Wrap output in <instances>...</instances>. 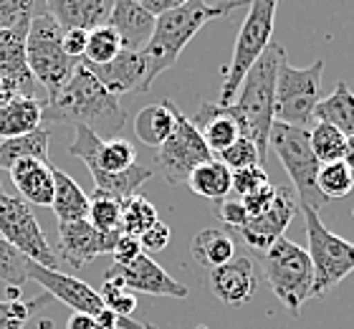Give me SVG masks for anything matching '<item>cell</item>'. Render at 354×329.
Returning a JSON list of instances; mask_svg holds the SVG:
<instances>
[{"label": "cell", "mask_w": 354, "mask_h": 329, "mask_svg": "<svg viewBox=\"0 0 354 329\" xmlns=\"http://www.w3.org/2000/svg\"><path fill=\"white\" fill-rule=\"evenodd\" d=\"M44 6L46 13L51 15L64 30H91L106 23L111 0H44Z\"/></svg>", "instance_id": "21"}, {"label": "cell", "mask_w": 354, "mask_h": 329, "mask_svg": "<svg viewBox=\"0 0 354 329\" xmlns=\"http://www.w3.org/2000/svg\"><path fill=\"white\" fill-rule=\"evenodd\" d=\"M86 38H88V30H82V28L64 30V51H66L68 59H74V61L84 59V51H86Z\"/></svg>", "instance_id": "46"}, {"label": "cell", "mask_w": 354, "mask_h": 329, "mask_svg": "<svg viewBox=\"0 0 354 329\" xmlns=\"http://www.w3.org/2000/svg\"><path fill=\"white\" fill-rule=\"evenodd\" d=\"M317 122L337 127L344 137L354 134V91L347 87V81H337V87L329 96H322V102L314 109Z\"/></svg>", "instance_id": "28"}, {"label": "cell", "mask_w": 354, "mask_h": 329, "mask_svg": "<svg viewBox=\"0 0 354 329\" xmlns=\"http://www.w3.org/2000/svg\"><path fill=\"white\" fill-rule=\"evenodd\" d=\"M273 200H276V185H271V183L261 185L259 190H253L245 197H241V203H243L248 218H259L261 213H266L271 208Z\"/></svg>", "instance_id": "43"}, {"label": "cell", "mask_w": 354, "mask_h": 329, "mask_svg": "<svg viewBox=\"0 0 354 329\" xmlns=\"http://www.w3.org/2000/svg\"><path fill=\"white\" fill-rule=\"evenodd\" d=\"M53 213L59 223L88 218V195L76 185L74 177H68L64 170L53 168Z\"/></svg>", "instance_id": "27"}, {"label": "cell", "mask_w": 354, "mask_h": 329, "mask_svg": "<svg viewBox=\"0 0 354 329\" xmlns=\"http://www.w3.org/2000/svg\"><path fill=\"white\" fill-rule=\"evenodd\" d=\"M88 71L94 73L99 84H102L109 94L122 96L127 91H142L145 94V79H147V61L142 51H127L122 48L117 59H111L109 64H86Z\"/></svg>", "instance_id": "19"}, {"label": "cell", "mask_w": 354, "mask_h": 329, "mask_svg": "<svg viewBox=\"0 0 354 329\" xmlns=\"http://www.w3.org/2000/svg\"><path fill=\"white\" fill-rule=\"evenodd\" d=\"M111 256H114V266H129V263L142 256L140 238L122 233L117 238V243H114V249H111Z\"/></svg>", "instance_id": "44"}, {"label": "cell", "mask_w": 354, "mask_h": 329, "mask_svg": "<svg viewBox=\"0 0 354 329\" xmlns=\"http://www.w3.org/2000/svg\"><path fill=\"white\" fill-rule=\"evenodd\" d=\"M28 271V281H36V284L44 286V292L51 296V299H59L61 304L71 307L79 314L94 317L104 309L102 294L91 289L88 284H84L82 278H74L68 274H61L59 269H46V266H38V263L28 261L26 266Z\"/></svg>", "instance_id": "13"}, {"label": "cell", "mask_w": 354, "mask_h": 329, "mask_svg": "<svg viewBox=\"0 0 354 329\" xmlns=\"http://www.w3.org/2000/svg\"><path fill=\"white\" fill-rule=\"evenodd\" d=\"M276 10H279V0H248V15H245L243 26L238 30L230 66L225 69V76H223L221 99H218L221 107H228L236 99L248 69L273 44L271 36L273 26H276Z\"/></svg>", "instance_id": "4"}, {"label": "cell", "mask_w": 354, "mask_h": 329, "mask_svg": "<svg viewBox=\"0 0 354 329\" xmlns=\"http://www.w3.org/2000/svg\"><path fill=\"white\" fill-rule=\"evenodd\" d=\"M266 281L276 299L299 317L301 307L314 296V266L309 254L288 238H279L271 249L263 251Z\"/></svg>", "instance_id": "5"}, {"label": "cell", "mask_w": 354, "mask_h": 329, "mask_svg": "<svg viewBox=\"0 0 354 329\" xmlns=\"http://www.w3.org/2000/svg\"><path fill=\"white\" fill-rule=\"evenodd\" d=\"M66 329H94V317L74 312V317L66 322Z\"/></svg>", "instance_id": "49"}, {"label": "cell", "mask_w": 354, "mask_h": 329, "mask_svg": "<svg viewBox=\"0 0 354 329\" xmlns=\"http://www.w3.org/2000/svg\"><path fill=\"white\" fill-rule=\"evenodd\" d=\"M46 99H28L18 96L13 102L0 104V139L21 137L41 127V114H44Z\"/></svg>", "instance_id": "26"}, {"label": "cell", "mask_w": 354, "mask_h": 329, "mask_svg": "<svg viewBox=\"0 0 354 329\" xmlns=\"http://www.w3.org/2000/svg\"><path fill=\"white\" fill-rule=\"evenodd\" d=\"M104 278H114L119 284L129 289V292H142L152 294V296H170V299H185L187 296V286L180 284L177 278H172L167 271L149 258L147 254H142L137 261L129 266H111Z\"/></svg>", "instance_id": "14"}, {"label": "cell", "mask_w": 354, "mask_h": 329, "mask_svg": "<svg viewBox=\"0 0 354 329\" xmlns=\"http://www.w3.org/2000/svg\"><path fill=\"white\" fill-rule=\"evenodd\" d=\"M170 238H172L170 226H167V223H162V220H157L155 226L140 235L142 254H147V256H149V254H160V251H165L167 246H170Z\"/></svg>", "instance_id": "42"}, {"label": "cell", "mask_w": 354, "mask_h": 329, "mask_svg": "<svg viewBox=\"0 0 354 329\" xmlns=\"http://www.w3.org/2000/svg\"><path fill=\"white\" fill-rule=\"evenodd\" d=\"M306 223V241H309V258L314 266V296H322L329 289L339 286L354 271V243L332 233L322 223L317 211L301 208Z\"/></svg>", "instance_id": "9"}, {"label": "cell", "mask_w": 354, "mask_h": 329, "mask_svg": "<svg viewBox=\"0 0 354 329\" xmlns=\"http://www.w3.org/2000/svg\"><path fill=\"white\" fill-rule=\"evenodd\" d=\"M192 258L207 271L225 266L236 258V241L223 228H205L192 238Z\"/></svg>", "instance_id": "29"}, {"label": "cell", "mask_w": 354, "mask_h": 329, "mask_svg": "<svg viewBox=\"0 0 354 329\" xmlns=\"http://www.w3.org/2000/svg\"><path fill=\"white\" fill-rule=\"evenodd\" d=\"M157 220H160L157 208L145 195H132L122 200V233L140 238Z\"/></svg>", "instance_id": "33"}, {"label": "cell", "mask_w": 354, "mask_h": 329, "mask_svg": "<svg viewBox=\"0 0 354 329\" xmlns=\"http://www.w3.org/2000/svg\"><path fill=\"white\" fill-rule=\"evenodd\" d=\"M46 301H51L48 294L36 296L33 301H23V299L0 301V329H26V324L30 322L33 312H38Z\"/></svg>", "instance_id": "36"}, {"label": "cell", "mask_w": 354, "mask_h": 329, "mask_svg": "<svg viewBox=\"0 0 354 329\" xmlns=\"http://www.w3.org/2000/svg\"><path fill=\"white\" fill-rule=\"evenodd\" d=\"M0 238L10 243L15 251H21L28 261L46 269H59L61 261L56 251L48 246L44 228L38 226L30 205L23 197L0 193Z\"/></svg>", "instance_id": "10"}, {"label": "cell", "mask_w": 354, "mask_h": 329, "mask_svg": "<svg viewBox=\"0 0 354 329\" xmlns=\"http://www.w3.org/2000/svg\"><path fill=\"white\" fill-rule=\"evenodd\" d=\"M317 188L324 200H344L354 190V172L347 168V162H329L322 165L317 177Z\"/></svg>", "instance_id": "35"}, {"label": "cell", "mask_w": 354, "mask_h": 329, "mask_svg": "<svg viewBox=\"0 0 354 329\" xmlns=\"http://www.w3.org/2000/svg\"><path fill=\"white\" fill-rule=\"evenodd\" d=\"M218 160H221L223 165H228L230 172H233V170H243V168H253V165H261L263 157H261L259 147L253 145L248 137L241 134V137H238L228 150H223V152L218 154Z\"/></svg>", "instance_id": "38"}, {"label": "cell", "mask_w": 354, "mask_h": 329, "mask_svg": "<svg viewBox=\"0 0 354 329\" xmlns=\"http://www.w3.org/2000/svg\"><path fill=\"white\" fill-rule=\"evenodd\" d=\"M155 15H149L140 6V0H111L109 23L122 38V46L127 51H142L155 30Z\"/></svg>", "instance_id": "20"}, {"label": "cell", "mask_w": 354, "mask_h": 329, "mask_svg": "<svg viewBox=\"0 0 354 329\" xmlns=\"http://www.w3.org/2000/svg\"><path fill=\"white\" fill-rule=\"evenodd\" d=\"M344 162H347V168L354 172V134L347 137V150H344Z\"/></svg>", "instance_id": "51"}, {"label": "cell", "mask_w": 354, "mask_h": 329, "mask_svg": "<svg viewBox=\"0 0 354 329\" xmlns=\"http://www.w3.org/2000/svg\"><path fill=\"white\" fill-rule=\"evenodd\" d=\"M175 112L177 104L165 99L160 104H149L140 114L134 117V134L145 147L160 150L165 145V139L170 137V132L175 130Z\"/></svg>", "instance_id": "24"}, {"label": "cell", "mask_w": 354, "mask_h": 329, "mask_svg": "<svg viewBox=\"0 0 354 329\" xmlns=\"http://www.w3.org/2000/svg\"><path fill=\"white\" fill-rule=\"evenodd\" d=\"M207 289L225 307H245L259 292V278L251 256H236L225 266L207 271Z\"/></svg>", "instance_id": "17"}, {"label": "cell", "mask_w": 354, "mask_h": 329, "mask_svg": "<svg viewBox=\"0 0 354 329\" xmlns=\"http://www.w3.org/2000/svg\"><path fill=\"white\" fill-rule=\"evenodd\" d=\"M117 319L119 317L114 312H109V309L104 307L99 314H94V329H117Z\"/></svg>", "instance_id": "48"}, {"label": "cell", "mask_w": 354, "mask_h": 329, "mask_svg": "<svg viewBox=\"0 0 354 329\" xmlns=\"http://www.w3.org/2000/svg\"><path fill=\"white\" fill-rule=\"evenodd\" d=\"M122 38L114 28H111L109 23H104V26H96V28L88 30V38H86V51H84V59L86 64H109L111 59H117L119 53H122Z\"/></svg>", "instance_id": "34"}, {"label": "cell", "mask_w": 354, "mask_h": 329, "mask_svg": "<svg viewBox=\"0 0 354 329\" xmlns=\"http://www.w3.org/2000/svg\"><path fill=\"white\" fill-rule=\"evenodd\" d=\"M124 109L119 104V96L109 94L99 84L94 73L79 61L71 79L64 84L59 94L48 96L44 102V122H59V125L88 127L99 137H117L124 127Z\"/></svg>", "instance_id": "1"}, {"label": "cell", "mask_w": 354, "mask_h": 329, "mask_svg": "<svg viewBox=\"0 0 354 329\" xmlns=\"http://www.w3.org/2000/svg\"><path fill=\"white\" fill-rule=\"evenodd\" d=\"M117 329H157V327H152V324H145V322H137V319H132V317H119Z\"/></svg>", "instance_id": "50"}, {"label": "cell", "mask_w": 354, "mask_h": 329, "mask_svg": "<svg viewBox=\"0 0 354 329\" xmlns=\"http://www.w3.org/2000/svg\"><path fill=\"white\" fill-rule=\"evenodd\" d=\"M322 76H324V59L299 69L288 64L283 56L276 76L273 122L306 130L314 122L317 104L322 102Z\"/></svg>", "instance_id": "7"}, {"label": "cell", "mask_w": 354, "mask_h": 329, "mask_svg": "<svg viewBox=\"0 0 354 329\" xmlns=\"http://www.w3.org/2000/svg\"><path fill=\"white\" fill-rule=\"evenodd\" d=\"M102 301L104 307L114 312L117 317H132V312L137 309V299H134V294L129 289L114 281V278H104V286H102Z\"/></svg>", "instance_id": "39"}, {"label": "cell", "mask_w": 354, "mask_h": 329, "mask_svg": "<svg viewBox=\"0 0 354 329\" xmlns=\"http://www.w3.org/2000/svg\"><path fill=\"white\" fill-rule=\"evenodd\" d=\"M210 157L213 154L200 137L198 127L192 125V119L187 114L177 109L175 130L165 139V145L157 150V168H160L162 177L172 185H185L192 170Z\"/></svg>", "instance_id": "11"}, {"label": "cell", "mask_w": 354, "mask_h": 329, "mask_svg": "<svg viewBox=\"0 0 354 329\" xmlns=\"http://www.w3.org/2000/svg\"><path fill=\"white\" fill-rule=\"evenodd\" d=\"M26 266H28V258L0 238V281L8 289H23V284L28 281Z\"/></svg>", "instance_id": "37"}, {"label": "cell", "mask_w": 354, "mask_h": 329, "mask_svg": "<svg viewBox=\"0 0 354 329\" xmlns=\"http://www.w3.org/2000/svg\"><path fill=\"white\" fill-rule=\"evenodd\" d=\"M0 193H3V183H0Z\"/></svg>", "instance_id": "52"}, {"label": "cell", "mask_w": 354, "mask_h": 329, "mask_svg": "<svg viewBox=\"0 0 354 329\" xmlns=\"http://www.w3.org/2000/svg\"><path fill=\"white\" fill-rule=\"evenodd\" d=\"M117 235L99 233L88 220H71V223H59V261L71 266L74 271L84 269L102 254H111Z\"/></svg>", "instance_id": "15"}, {"label": "cell", "mask_w": 354, "mask_h": 329, "mask_svg": "<svg viewBox=\"0 0 354 329\" xmlns=\"http://www.w3.org/2000/svg\"><path fill=\"white\" fill-rule=\"evenodd\" d=\"M28 26H30V21H23V23H18V26H13V28L0 30V79L15 84L18 91H21V96L38 99L36 96L38 84L28 69V59H26Z\"/></svg>", "instance_id": "18"}, {"label": "cell", "mask_w": 354, "mask_h": 329, "mask_svg": "<svg viewBox=\"0 0 354 329\" xmlns=\"http://www.w3.org/2000/svg\"><path fill=\"white\" fill-rule=\"evenodd\" d=\"M88 223L106 235L122 233V200L102 193H91L88 195Z\"/></svg>", "instance_id": "32"}, {"label": "cell", "mask_w": 354, "mask_h": 329, "mask_svg": "<svg viewBox=\"0 0 354 329\" xmlns=\"http://www.w3.org/2000/svg\"><path fill=\"white\" fill-rule=\"evenodd\" d=\"M296 208H299V200H296V193L283 185V188H276V200L271 203V208L266 213H261L259 218H248L238 235L243 238L251 249L256 251H268L273 243L283 238V231L288 228V223L294 220Z\"/></svg>", "instance_id": "16"}, {"label": "cell", "mask_w": 354, "mask_h": 329, "mask_svg": "<svg viewBox=\"0 0 354 329\" xmlns=\"http://www.w3.org/2000/svg\"><path fill=\"white\" fill-rule=\"evenodd\" d=\"M268 183V175L261 165H253V168L243 170H233V193H238L241 197H245L248 193L259 190L261 185Z\"/></svg>", "instance_id": "41"}, {"label": "cell", "mask_w": 354, "mask_h": 329, "mask_svg": "<svg viewBox=\"0 0 354 329\" xmlns=\"http://www.w3.org/2000/svg\"><path fill=\"white\" fill-rule=\"evenodd\" d=\"M26 59H28V69L36 84H41L48 91V96L59 94L79 66V61L68 59L64 51V28L46 10L30 18Z\"/></svg>", "instance_id": "8"}, {"label": "cell", "mask_w": 354, "mask_h": 329, "mask_svg": "<svg viewBox=\"0 0 354 329\" xmlns=\"http://www.w3.org/2000/svg\"><path fill=\"white\" fill-rule=\"evenodd\" d=\"M218 213H221L223 223L230 226L233 231H241V228L248 223V213H245V208H243L241 200H230V197H225V200L218 205Z\"/></svg>", "instance_id": "45"}, {"label": "cell", "mask_w": 354, "mask_h": 329, "mask_svg": "<svg viewBox=\"0 0 354 329\" xmlns=\"http://www.w3.org/2000/svg\"><path fill=\"white\" fill-rule=\"evenodd\" d=\"M238 8H248V0H221V3H207V0H190L180 8H172L167 13L157 15L155 30L147 46L142 48L147 61V79H145V94H147L155 79L162 71L172 69L185 46L198 36L210 21L225 18Z\"/></svg>", "instance_id": "2"}, {"label": "cell", "mask_w": 354, "mask_h": 329, "mask_svg": "<svg viewBox=\"0 0 354 329\" xmlns=\"http://www.w3.org/2000/svg\"><path fill=\"white\" fill-rule=\"evenodd\" d=\"M68 154L79 157L86 165L88 175H96V172L114 175V172H124L132 165H137V160H134L137 152H134L132 142L119 137L104 139L82 125L76 127L74 142L68 145Z\"/></svg>", "instance_id": "12"}, {"label": "cell", "mask_w": 354, "mask_h": 329, "mask_svg": "<svg viewBox=\"0 0 354 329\" xmlns=\"http://www.w3.org/2000/svg\"><path fill=\"white\" fill-rule=\"evenodd\" d=\"M309 142H311V152L317 154V160L322 165L344 160L347 137L337 127L326 125V122H314V127L309 130Z\"/></svg>", "instance_id": "31"}, {"label": "cell", "mask_w": 354, "mask_h": 329, "mask_svg": "<svg viewBox=\"0 0 354 329\" xmlns=\"http://www.w3.org/2000/svg\"><path fill=\"white\" fill-rule=\"evenodd\" d=\"M283 56H286L283 46H268L259 56V61L248 69L236 99L225 107V112L241 127V134L259 147L263 160L268 154V134H271L273 127V99H276V76H279V64L283 61Z\"/></svg>", "instance_id": "3"}, {"label": "cell", "mask_w": 354, "mask_h": 329, "mask_svg": "<svg viewBox=\"0 0 354 329\" xmlns=\"http://www.w3.org/2000/svg\"><path fill=\"white\" fill-rule=\"evenodd\" d=\"M185 185H190V190L195 195L221 205L230 195V190H233V172L218 157H210V160H205L203 165L192 170Z\"/></svg>", "instance_id": "25"}, {"label": "cell", "mask_w": 354, "mask_h": 329, "mask_svg": "<svg viewBox=\"0 0 354 329\" xmlns=\"http://www.w3.org/2000/svg\"><path fill=\"white\" fill-rule=\"evenodd\" d=\"M192 119V125L198 127L200 137L207 145L210 154H221L223 150H228L238 137H241V127L233 117H230L225 107L213 102H203L200 109Z\"/></svg>", "instance_id": "23"}, {"label": "cell", "mask_w": 354, "mask_h": 329, "mask_svg": "<svg viewBox=\"0 0 354 329\" xmlns=\"http://www.w3.org/2000/svg\"><path fill=\"white\" fill-rule=\"evenodd\" d=\"M185 3H190V0H140V6L145 8L149 15H155V18L167 13V10H172V8L185 6Z\"/></svg>", "instance_id": "47"}, {"label": "cell", "mask_w": 354, "mask_h": 329, "mask_svg": "<svg viewBox=\"0 0 354 329\" xmlns=\"http://www.w3.org/2000/svg\"><path fill=\"white\" fill-rule=\"evenodd\" d=\"M268 150L276 152V157H279L283 170H286V175L291 177L299 205L319 213V208L326 200L317 188L322 162L317 160V154L311 152L309 130H299V127L273 122L271 134H268Z\"/></svg>", "instance_id": "6"}, {"label": "cell", "mask_w": 354, "mask_h": 329, "mask_svg": "<svg viewBox=\"0 0 354 329\" xmlns=\"http://www.w3.org/2000/svg\"><path fill=\"white\" fill-rule=\"evenodd\" d=\"M10 180H13L15 190L28 205H48L53 203V168L48 162L33 160H18L13 168L8 170Z\"/></svg>", "instance_id": "22"}, {"label": "cell", "mask_w": 354, "mask_h": 329, "mask_svg": "<svg viewBox=\"0 0 354 329\" xmlns=\"http://www.w3.org/2000/svg\"><path fill=\"white\" fill-rule=\"evenodd\" d=\"M48 145H51V132L46 127H38L21 137L0 139V170H10L15 162L26 157L48 162Z\"/></svg>", "instance_id": "30"}, {"label": "cell", "mask_w": 354, "mask_h": 329, "mask_svg": "<svg viewBox=\"0 0 354 329\" xmlns=\"http://www.w3.org/2000/svg\"><path fill=\"white\" fill-rule=\"evenodd\" d=\"M33 8H36V0H0V30L30 21L36 15Z\"/></svg>", "instance_id": "40"}]
</instances>
